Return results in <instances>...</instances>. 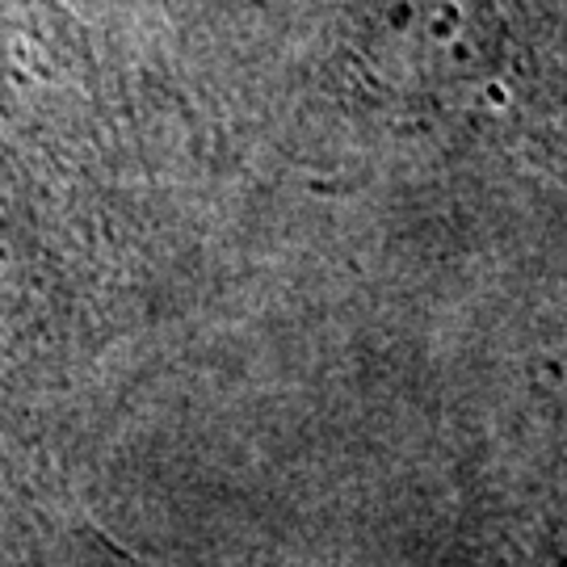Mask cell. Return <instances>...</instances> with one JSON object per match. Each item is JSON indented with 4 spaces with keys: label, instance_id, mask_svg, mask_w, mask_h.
Segmentation results:
<instances>
[{
    "label": "cell",
    "instance_id": "1",
    "mask_svg": "<svg viewBox=\"0 0 567 567\" xmlns=\"http://www.w3.org/2000/svg\"><path fill=\"white\" fill-rule=\"evenodd\" d=\"M362 55L391 84L458 89L501 63L505 25L492 0H374Z\"/></svg>",
    "mask_w": 567,
    "mask_h": 567
}]
</instances>
